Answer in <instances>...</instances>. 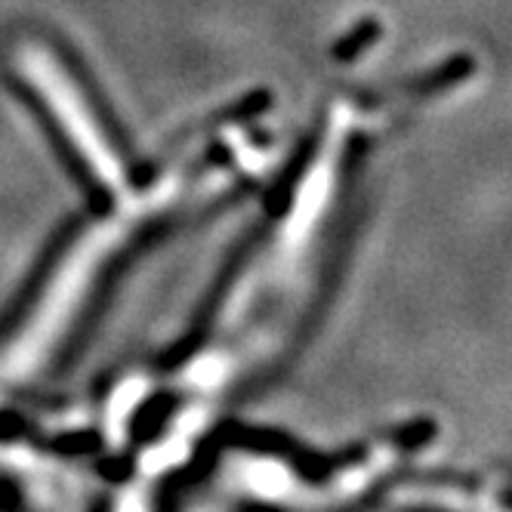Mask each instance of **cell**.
Here are the masks:
<instances>
[{"label":"cell","instance_id":"obj_1","mask_svg":"<svg viewBox=\"0 0 512 512\" xmlns=\"http://www.w3.org/2000/svg\"><path fill=\"white\" fill-rule=\"evenodd\" d=\"M398 512H451L445 506H408V509H398Z\"/></svg>","mask_w":512,"mask_h":512}]
</instances>
